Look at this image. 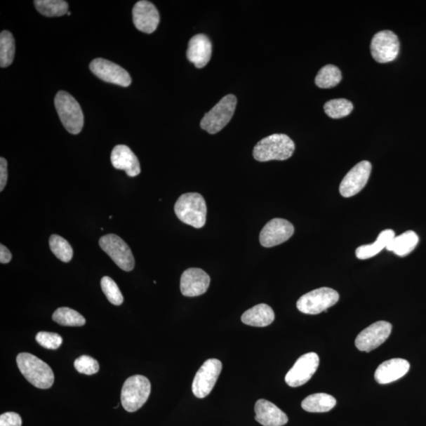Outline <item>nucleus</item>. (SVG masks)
I'll return each instance as SVG.
<instances>
[{
  "label": "nucleus",
  "mask_w": 426,
  "mask_h": 426,
  "mask_svg": "<svg viewBox=\"0 0 426 426\" xmlns=\"http://www.w3.org/2000/svg\"><path fill=\"white\" fill-rule=\"evenodd\" d=\"M295 149V142L288 135L275 133L260 140L254 147L253 155L259 162L285 161L293 155Z\"/></svg>",
  "instance_id": "nucleus-1"
},
{
  "label": "nucleus",
  "mask_w": 426,
  "mask_h": 426,
  "mask_svg": "<svg viewBox=\"0 0 426 426\" xmlns=\"http://www.w3.org/2000/svg\"><path fill=\"white\" fill-rule=\"evenodd\" d=\"M327 116L332 119H341L351 114L354 109L353 104L347 99H334L328 101L324 106Z\"/></svg>",
  "instance_id": "nucleus-31"
},
{
  "label": "nucleus",
  "mask_w": 426,
  "mask_h": 426,
  "mask_svg": "<svg viewBox=\"0 0 426 426\" xmlns=\"http://www.w3.org/2000/svg\"><path fill=\"white\" fill-rule=\"evenodd\" d=\"M410 364L403 359H392L383 362L375 372L374 378L380 385L394 382L405 376L410 370Z\"/></svg>",
  "instance_id": "nucleus-19"
},
{
  "label": "nucleus",
  "mask_w": 426,
  "mask_h": 426,
  "mask_svg": "<svg viewBox=\"0 0 426 426\" xmlns=\"http://www.w3.org/2000/svg\"><path fill=\"white\" fill-rule=\"evenodd\" d=\"M133 21L135 27L145 34H152L160 23V14L151 2L142 0L133 6Z\"/></svg>",
  "instance_id": "nucleus-16"
},
{
  "label": "nucleus",
  "mask_w": 426,
  "mask_h": 426,
  "mask_svg": "<svg viewBox=\"0 0 426 426\" xmlns=\"http://www.w3.org/2000/svg\"><path fill=\"white\" fill-rule=\"evenodd\" d=\"M340 300L338 292L329 288H321L302 295L297 302V308L306 314H319L327 311Z\"/></svg>",
  "instance_id": "nucleus-7"
},
{
  "label": "nucleus",
  "mask_w": 426,
  "mask_h": 426,
  "mask_svg": "<svg viewBox=\"0 0 426 426\" xmlns=\"http://www.w3.org/2000/svg\"><path fill=\"white\" fill-rule=\"evenodd\" d=\"M175 213L184 224L201 228L206 222V202L200 194H184L175 203Z\"/></svg>",
  "instance_id": "nucleus-3"
},
{
  "label": "nucleus",
  "mask_w": 426,
  "mask_h": 426,
  "mask_svg": "<svg viewBox=\"0 0 426 426\" xmlns=\"http://www.w3.org/2000/svg\"><path fill=\"white\" fill-rule=\"evenodd\" d=\"M372 171V164L367 161H361L355 165L343 178L340 185V192L345 198H351L359 194L366 185Z\"/></svg>",
  "instance_id": "nucleus-13"
},
{
  "label": "nucleus",
  "mask_w": 426,
  "mask_h": 426,
  "mask_svg": "<svg viewBox=\"0 0 426 426\" xmlns=\"http://www.w3.org/2000/svg\"><path fill=\"white\" fill-rule=\"evenodd\" d=\"M371 50L373 59L378 62H392L399 55V38L391 30L380 31L373 37Z\"/></svg>",
  "instance_id": "nucleus-10"
},
{
  "label": "nucleus",
  "mask_w": 426,
  "mask_h": 426,
  "mask_svg": "<svg viewBox=\"0 0 426 426\" xmlns=\"http://www.w3.org/2000/svg\"><path fill=\"white\" fill-rule=\"evenodd\" d=\"M342 80L340 69L334 65H326L322 67L315 79V84L321 88H333Z\"/></svg>",
  "instance_id": "nucleus-29"
},
{
  "label": "nucleus",
  "mask_w": 426,
  "mask_h": 426,
  "mask_svg": "<svg viewBox=\"0 0 426 426\" xmlns=\"http://www.w3.org/2000/svg\"><path fill=\"white\" fill-rule=\"evenodd\" d=\"M392 329V324L389 322H375L358 335L355 340V346L361 352H371L383 345L391 335Z\"/></svg>",
  "instance_id": "nucleus-12"
},
{
  "label": "nucleus",
  "mask_w": 426,
  "mask_h": 426,
  "mask_svg": "<svg viewBox=\"0 0 426 426\" xmlns=\"http://www.w3.org/2000/svg\"><path fill=\"white\" fill-rule=\"evenodd\" d=\"M418 244V234L415 232L408 231L394 238L386 249L399 257H405L415 250Z\"/></svg>",
  "instance_id": "nucleus-24"
},
{
  "label": "nucleus",
  "mask_w": 426,
  "mask_h": 426,
  "mask_svg": "<svg viewBox=\"0 0 426 426\" xmlns=\"http://www.w3.org/2000/svg\"><path fill=\"white\" fill-rule=\"evenodd\" d=\"M91 71L101 80L114 85L127 87L131 84L128 72L122 67L105 59H95L91 62Z\"/></svg>",
  "instance_id": "nucleus-14"
},
{
  "label": "nucleus",
  "mask_w": 426,
  "mask_h": 426,
  "mask_svg": "<svg viewBox=\"0 0 426 426\" xmlns=\"http://www.w3.org/2000/svg\"><path fill=\"white\" fill-rule=\"evenodd\" d=\"M213 46L211 41L204 34L194 36L189 41L187 59L197 68H203L211 60Z\"/></svg>",
  "instance_id": "nucleus-18"
},
{
  "label": "nucleus",
  "mask_w": 426,
  "mask_h": 426,
  "mask_svg": "<svg viewBox=\"0 0 426 426\" xmlns=\"http://www.w3.org/2000/svg\"><path fill=\"white\" fill-rule=\"evenodd\" d=\"M12 259V254L10 251L3 244L0 245V262L8 264Z\"/></svg>",
  "instance_id": "nucleus-37"
},
{
  "label": "nucleus",
  "mask_w": 426,
  "mask_h": 426,
  "mask_svg": "<svg viewBox=\"0 0 426 426\" xmlns=\"http://www.w3.org/2000/svg\"><path fill=\"white\" fill-rule=\"evenodd\" d=\"M209 284L211 277L204 270L190 268L184 271L182 274L180 290L184 296L197 297L205 294Z\"/></svg>",
  "instance_id": "nucleus-17"
},
{
  "label": "nucleus",
  "mask_w": 426,
  "mask_h": 426,
  "mask_svg": "<svg viewBox=\"0 0 426 426\" xmlns=\"http://www.w3.org/2000/svg\"><path fill=\"white\" fill-rule=\"evenodd\" d=\"M20 415L15 412H6L0 416V426H22Z\"/></svg>",
  "instance_id": "nucleus-35"
},
{
  "label": "nucleus",
  "mask_w": 426,
  "mask_h": 426,
  "mask_svg": "<svg viewBox=\"0 0 426 426\" xmlns=\"http://www.w3.org/2000/svg\"><path fill=\"white\" fill-rule=\"evenodd\" d=\"M34 5L46 17H60L68 13V4L63 0H36Z\"/></svg>",
  "instance_id": "nucleus-28"
},
{
  "label": "nucleus",
  "mask_w": 426,
  "mask_h": 426,
  "mask_svg": "<svg viewBox=\"0 0 426 426\" xmlns=\"http://www.w3.org/2000/svg\"><path fill=\"white\" fill-rule=\"evenodd\" d=\"M151 393V384L148 378L135 375L127 379L121 392V403L128 412H135L142 408Z\"/></svg>",
  "instance_id": "nucleus-5"
},
{
  "label": "nucleus",
  "mask_w": 426,
  "mask_h": 426,
  "mask_svg": "<svg viewBox=\"0 0 426 426\" xmlns=\"http://www.w3.org/2000/svg\"><path fill=\"white\" fill-rule=\"evenodd\" d=\"M395 237V232L392 229H386L380 232L373 244L361 246L357 248L355 252L356 257L360 260L371 258L385 249Z\"/></svg>",
  "instance_id": "nucleus-23"
},
{
  "label": "nucleus",
  "mask_w": 426,
  "mask_h": 426,
  "mask_svg": "<svg viewBox=\"0 0 426 426\" xmlns=\"http://www.w3.org/2000/svg\"><path fill=\"white\" fill-rule=\"evenodd\" d=\"M319 356L314 352L303 354L286 375V383L292 387L307 383L319 368Z\"/></svg>",
  "instance_id": "nucleus-11"
},
{
  "label": "nucleus",
  "mask_w": 426,
  "mask_h": 426,
  "mask_svg": "<svg viewBox=\"0 0 426 426\" xmlns=\"http://www.w3.org/2000/svg\"><path fill=\"white\" fill-rule=\"evenodd\" d=\"M74 368L80 373L93 375L100 370L98 361L91 356L82 355L74 361Z\"/></svg>",
  "instance_id": "nucleus-33"
},
{
  "label": "nucleus",
  "mask_w": 426,
  "mask_h": 426,
  "mask_svg": "<svg viewBox=\"0 0 426 426\" xmlns=\"http://www.w3.org/2000/svg\"><path fill=\"white\" fill-rule=\"evenodd\" d=\"M36 340L41 347L50 350L58 349L62 342V338L59 334L47 332L38 333Z\"/></svg>",
  "instance_id": "nucleus-34"
},
{
  "label": "nucleus",
  "mask_w": 426,
  "mask_h": 426,
  "mask_svg": "<svg viewBox=\"0 0 426 426\" xmlns=\"http://www.w3.org/2000/svg\"><path fill=\"white\" fill-rule=\"evenodd\" d=\"M55 106L65 129L78 135L84 126V114L78 101L67 92L60 91L55 98Z\"/></svg>",
  "instance_id": "nucleus-4"
},
{
  "label": "nucleus",
  "mask_w": 426,
  "mask_h": 426,
  "mask_svg": "<svg viewBox=\"0 0 426 426\" xmlns=\"http://www.w3.org/2000/svg\"><path fill=\"white\" fill-rule=\"evenodd\" d=\"M15 55V38L9 31L4 30L0 34V67H9L14 61Z\"/></svg>",
  "instance_id": "nucleus-26"
},
{
  "label": "nucleus",
  "mask_w": 426,
  "mask_h": 426,
  "mask_svg": "<svg viewBox=\"0 0 426 426\" xmlns=\"http://www.w3.org/2000/svg\"><path fill=\"white\" fill-rule=\"evenodd\" d=\"M237 105L234 95L222 98L201 121V127L211 135L220 132L230 122Z\"/></svg>",
  "instance_id": "nucleus-6"
},
{
  "label": "nucleus",
  "mask_w": 426,
  "mask_h": 426,
  "mask_svg": "<svg viewBox=\"0 0 426 426\" xmlns=\"http://www.w3.org/2000/svg\"><path fill=\"white\" fill-rule=\"evenodd\" d=\"M254 411L256 421L263 426H283L288 422L287 415L266 399L258 400Z\"/></svg>",
  "instance_id": "nucleus-21"
},
{
  "label": "nucleus",
  "mask_w": 426,
  "mask_h": 426,
  "mask_svg": "<svg viewBox=\"0 0 426 426\" xmlns=\"http://www.w3.org/2000/svg\"><path fill=\"white\" fill-rule=\"evenodd\" d=\"M16 360L19 371L31 385L41 390L53 386L54 373L46 362L29 353L19 354Z\"/></svg>",
  "instance_id": "nucleus-2"
},
{
  "label": "nucleus",
  "mask_w": 426,
  "mask_h": 426,
  "mask_svg": "<svg viewBox=\"0 0 426 426\" xmlns=\"http://www.w3.org/2000/svg\"><path fill=\"white\" fill-rule=\"evenodd\" d=\"M275 319L274 311L267 304H258L241 315V320L247 326H269Z\"/></svg>",
  "instance_id": "nucleus-22"
},
{
  "label": "nucleus",
  "mask_w": 426,
  "mask_h": 426,
  "mask_svg": "<svg viewBox=\"0 0 426 426\" xmlns=\"http://www.w3.org/2000/svg\"><path fill=\"white\" fill-rule=\"evenodd\" d=\"M49 246L54 255L61 262L65 263L71 262L74 251L72 246L66 239L60 235L53 234L49 239Z\"/></svg>",
  "instance_id": "nucleus-30"
},
{
  "label": "nucleus",
  "mask_w": 426,
  "mask_h": 426,
  "mask_svg": "<svg viewBox=\"0 0 426 426\" xmlns=\"http://www.w3.org/2000/svg\"><path fill=\"white\" fill-rule=\"evenodd\" d=\"M295 227L284 219L275 218L267 222L260 234V243L269 248L282 244L293 235Z\"/></svg>",
  "instance_id": "nucleus-15"
},
{
  "label": "nucleus",
  "mask_w": 426,
  "mask_h": 426,
  "mask_svg": "<svg viewBox=\"0 0 426 426\" xmlns=\"http://www.w3.org/2000/svg\"><path fill=\"white\" fill-rule=\"evenodd\" d=\"M53 319L62 326L69 327L84 326L86 322L84 316L68 307L57 309L53 315Z\"/></svg>",
  "instance_id": "nucleus-27"
},
{
  "label": "nucleus",
  "mask_w": 426,
  "mask_h": 426,
  "mask_svg": "<svg viewBox=\"0 0 426 426\" xmlns=\"http://www.w3.org/2000/svg\"><path fill=\"white\" fill-rule=\"evenodd\" d=\"M100 246L121 269L131 272L135 268V260L128 245L116 234H110L101 237Z\"/></svg>",
  "instance_id": "nucleus-8"
},
{
  "label": "nucleus",
  "mask_w": 426,
  "mask_h": 426,
  "mask_svg": "<svg viewBox=\"0 0 426 426\" xmlns=\"http://www.w3.org/2000/svg\"><path fill=\"white\" fill-rule=\"evenodd\" d=\"M8 162L4 157L0 158V192H3L8 182Z\"/></svg>",
  "instance_id": "nucleus-36"
},
{
  "label": "nucleus",
  "mask_w": 426,
  "mask_h": 426,
  "mask_svg": "<svg viewBox=\"0 0 426 426\" xmlns=\"http://www.w3.org/2000/svg\"><path fill=\"white\" fill-rule=\"evenodd\" d=\"M335 405V399L326 393L313 394L302 402V409L310 413L328 412L334 408Z\"/></svg>",
  "instance_id": "nucleus-25"
},
{
  "label": "nucleus",
  "mask_w": 426,
  "mask_h": 426,
  "mask_svg": "<svg viewBox=\"0 0 426 426\" xmlns=\"http://www.w3.org/2000/svg\"><path fill=\"white\" fill-rule=\"evenodd\" d=\"M111 161L114 168L124 170L130 177L138 176L141 173V166L138 157L132 150L125 145H119L114 147L111 154Z\"/></svg>",
  "instance_id": "nucleus-20"
},
{
  "label": "nucleus",
  "mask_w": 426,
  "mask_h": 426,
  "mask_svg": "<svg viewBox=\"0 0 426 426\" xmlns=\"http://www.w3.org/2000/svg\"><path fill=\"white\" fill-rule=\"evenodd\" d=\"M101 289L106 295L108 301L116 306L123 304L124 298L118 285L109 277H104L100 281Z\"/></svg>",
  "instance_id": "nucleus-32"
},
{
  "label": "nucleus",
  "mask_w": 426,
  "mask_h": 426,
  "mask_svg": "<svg viewBox=\"0 0 426 426\" xmlns=\"http://www.w3.org/2000/svg\"><path fill=\"white\" fill-rule=\"evenodd\" d=\"M222 371V362L211 359L204 362L197 372L192 385V391L197 398H206L211 393Z\"/></svg>",
  "instance_id": "nucleus-9"
}]
</instances>
